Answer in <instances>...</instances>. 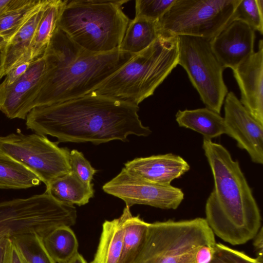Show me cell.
Segmentation results:
<instances>
[{
	"label": "cell",
	"instance_id": "cell-4",
	"mask_svg": "<svg viewBox=\"0 0 263 263\" xmlns=\"http://www.w3.org/2000/svg\"><path fill=\"white\" fill-rule=\"evenodd\" d=\"M178 55L177 36L159 33L148 47L134 55L89 93L139 105L153 95L177 66Z\"/></svg>",
	"mask_w": 263,
	"mask_h": 263
},
{
	"label": "cell",
	"instance_id": "cell-25",
	"mask_svg": "<svg viewBox=\"0 0 263 263\" xmlns=\"http://www.w3.org/2000/svg\"><path fill=\"white\" fill-rule=\"evenodd\" d=\"M40 182L33 173L0 153V189H24L38 185Z\"/></svg>",
	"mask_w": 263,
	"mask_h": 263
},
{
	"label": "cell",
	"instance_id": "cell-18",
	"mask_svg": "<svg viewBox=\"0 0 263 263\" xmlns=\"http://www.w3.org/2000/svg\"><path fill=\"white\" fill-rule=\"evenodd\" d=\"M175 117L179 126L198 132L203 138L212 140L226 134L223 117L206 107L179 110Z\"/></svg>",
	"mask_w": 263,
	"mask_h": 263
},
{
	"label": "cell",
	"instance_id": "cell-27",
	"mask_svg": "<svg viewBox=\"0 0 263 263\" xmlns=\"http://www.w3.org/2000/svg\"><path fill=\"white\" fill-rule=\"evenodd\" d=\"M27 263H56L47 252L42 237L30 233L10 237Z\"/></svg>",
	"mask_w": 263,
	"mask_h": 263
},
{
	"label": "cell",
	"instance_id": "cell-15",
	"mask_svg": "<svg viewBox=\"0 0 263 263\" xmlns=\"http://www.w3.org/2000/svg\"><path fill=\"white\" fill-rule=\"evenodd\" d=\"M240 91L241 104L263 125V40L258 50L232 69Z\"/></svg>",
	"mask_w": 263,
	"mask_h": 263
},
{
	"label": "cell",
	"instance_id": "cell-10",
	"mask_svg": "<svg viewBox=\"0 0 263 263\" xmlns=\"http://www.w3.org/2000/svg\"><path fill=\"white\" fill-rule=\"evenodd\" d=\"M58 143L36 133H12L0 136V153L24 166L47 186L71 172L70 151Z\"/></svg>",
	"mask_w": 263,
	"mask_h": 263
},
{
	"label": "cell",
	"instance_id": "cell-17",
	"mask_svg": "<svg viewBox=\"0 0 263 263\" xmlns=\"http://www.w3.org/2000/svg\"><path fill=\"white\" fill-rule=\"evenodd\" d=\"M43 5L18 29L1 51L0 79L14 67L25 62H31V47L37 25L45 6Z\"/></svg>",
	"mask_w": 263,
	"mask_h": 263
},
{
	"label": "cell",
	"instance_id": "cell-21",
	"mask_svg": "<svg viewBox=\"0 0 263 263\" xmlns=\"http://www.w3.org/2000/svg\"><path fill=\"white\" fill-rule=\"evenodd\" d=\"M159 35L157 22L135 16L130 20L118 49L137 54L152 44Z\"/></svg>",
	"mask_w": 263,
	"mask_h": 263
},
{
	"label": "cell",
	"instance_id": "cell-31",
	"mask_svg": "<svg viewBox=\"0 0 263 263\" xmlns=\"http://www.w3.org/2000/svg\"><path fill=\"white\" fill-rule=\"evenodd\" d=\"M69 162L71 172L83 183L91 184L93 175L97 172L85 158L83 153L76 149L70 151Z\"/></svg>",
	"mask_w": 263,
	"mask_h": 263
},
{
	"label": "cell",
	"instance_id": "cell-40",
	"mask_svg": "<svg viewBox=\"0 0 263 263\" xmlns=\"http://www.w3.org/2000/svg\"><path fill=\"white\" fill-rule=\"evenodd\" d=\"M1 50H0V58H1Z\"/></svg>",
	"mask_w": 263,
	"mask_h": 263
},
{
	"label": "cell",
	"instance_id": "cell-14",
	"mask_svg": "<svg viewBox=\"0 0 263 263\" xmlns=\"http://www.w3.org/2000/svg\"><path fill=\"white\" fill-rule=\"evenodd\" d=\"M255 31L246 23L234 20L210 41L211 49L224 69H233L255 51Z\"/></svg>",
	"mask_w": 263,
	"mask_h": 263
},
{
	"label": "cell",
	"instance_id": "cell-16",
	"mask_svg": "<svg viewBox=\"0 0 263 263\" xmlns=\"http://www.w3.org/2000/svg\"><path fill=\"white\" fill-rule=\"evenodd\" d=\"M124 168L146 181L169 185L189 171L190 166L181 157L170 153L136 158L126 162Z\"/></svg>",
	"mask_w": 263,
	"mask_h": 263
},
{
	"label": "cell",
	"instance_id": "cell-8",
	"mask_svg": "<svg viewBox=\"0 0 263 263\" xmlns=\"http://www.w3.org/2000/svg\"><path fill=\"white\" fill-rule=\"evenodd\" d=\"M240 0H175L157 21L159 33L211 40L234 20Z\"/></svg>",
	"mask_w": 263,
	"mask_h": 263
},
{
	"label": "cell",
	"instance_id": "cell-6",
	"mask_svg": "<svg viewBox=\"0 0 263 263\" xmlns=\"http://www.w3.org/2000/svg\"><path fill=\"white\" fill-rule=\"evenodd\" d=\"M216 243L203 218L149 223L143 246L132 263H196L198 250Z\"/></svg>",
	"mask_w": 263,
	"mask_h": 263
},
{
	"label": "cell",
	"instance_id": "cell-29",
	"mask_svg": "<svg viewBox=\"0 0 263 263\" xmlns=\"http://www.w3.org/2000/svg\"><path fill=\"white\" fill-rule=\"evenodd\" d=\"M175 2V0H136L135 16L157 22Z\"/></svg>",
	"mask_w": 263,
	"mask_h": 263
},
{
	"label": "cell",
	"instance_id": "cell-34",
	"mask_svg": "<svg viewBox=\"0 0 263 263\" xmlns=\"http://www.w3.org/2000/svg\"><path fill=\"white\" fill-rule=\"evenodd\" d=\"M6 263H27L11 239L8 251Z\"/></svg>",
	"mask_w": 263,
	"mask_h": 263
},
{
	"label": "cell",
	"instance_id": "cell-39",
	"mask_svg": "<svg viewBox=\"0 0 263 263\" xmlns=\"http://www.w3.org/2000/svg\"><path fill=\"white\" fill-rule=\"evenodd\" d=\"M7 41L0 35V50H2L7 44Z\"/></svg>",
	"mask_w": 263,
	"mask_h": 263
},
{
	"label": "cell",
	"instance_id": "cell-28",
	"mask_svg": "<svg viewBox=\"0 0 263 263\" xmlns=\"http://www.w3.org/2000/svg\"><path fill=\"white\" fill-rule=\"evenodd\" d=\"M234 20L246 23L255 31L262 34L263 1L240 0L234 12Z\"/></svg>",
	"mask_w": 263,
	"mask_h": 263
},
{
	"label": "cell",
	"instance_id": "cell-23",
	"mask_svg": "<svg viewBox=\"0 0 263 263\" xmlns=\"http://www.w3.org/2000/svg\"><path fill=\"white\" fill-rule=\"evenodd\" d=\"M65 2V0H48L32 41L31 61L44 54L57 27L58 21Z\"/></svg>",
	"mask_w": 263,
	"mask_h": 263
},
{
	"label": "cell",
	"instance_id": "cell-1",
	"mask_svg": "<svg viewBox=\"0 0 263 263\" xmlns=\"http://www.w3.org/2000/svg\"><path fill=\"white\" fill-rule=\"evenodd\" d=\"M139 109L131 102L89 93L34 107L27 115L26 125L36 134L57 138L58 143L125 142L130 135L146 137L152 133L139 119Z\"/></svg>",
	"mask_w": 263,
	"mask_h": 263
},
{
	"label": "cell",
	"instance_id": "cell-35",
	"mask_svg": "<svg viewBox=\"0 0 263 263\" xmlns=\"http://www.w3.org/2000/svg\"><path fill=\"white\" fill-rule=\"evenodd\" d=\"M262 228H260L257 233L253 238V247L256 255V259L263 262V233Z\"/></svg>",
	"mask_w": 263,
	"mask_h": 263
},
{
	"label": "cell",
	"instance_id": "cell-2",
	"mask_svg": "<svg viewBox=\"0 0 263 263\" xmlns=\"http://www.w3.org/2000/svg\"><path fill=\"white\" fill-rule=\"evenodd\" d=\"M202 148L214 186L205 203V220L214 235L232 245L253 239L261 227L259 208L237 161L222 145L203 138Z\"/></svg>",
	"mask_w": 263,
	"mask_h": 263
},
{
	"label": "cell",
	"instance_id": "cell-13",
	"mask_svg": "<svg viewBox=\"0 0 263 263\" xmlns=\"http://www.w3.org/2000/svg\"><path fill=\"white\" fill-rule=\"evenodd\" d=\"M45 57L31 62L26 72L10 86L0 85V111L9 119H26L34 108L46 72Z\"/></svg>",
	"mask_w": 263,
	"mask_h": 263
},
{
	"label": "cell",
	"instance_id": "cell-30",
	"mask_svg": "<svg viewBox=\"0 0 263 263\" xmlns=\"http://www.w3.org/2000/svg\"><path fill=\"white\" fill-rule=\"evenodd\" d=\"M210 263H262L243 252L233 249L221 243H216L213 258Z\"/></svg>",
	"mask_w": 263,
	"mask_h": 263
},
{
	"label": "cell",
	"instance_id": "cell-38",
	"mask_svg": "<svg viewBox=\"0 0 263 263\" xmlns=\"http://www.w3.org/2000/svg\"><path fill=\"white\" fill-rule=\"evenodd\" d=\"M64 263H88L78 252L71 258Z\"/></svg>",
	"mask_w": 263,
	"mask_h": 263
},
{
	"label": "cell",
	"instance_id": "cell-9",
	"mask_svg": "<svg viewBox=\"0 0 263 263\" xmlns=\"http://www.w3.org/2000/svg\"><path fill=\"white\" fill-rule=\"evenodd\" d=\"M177 38L178 65L186 71L205 107L220 114L228 89L224 69L214 54L210 40L189 35Z\"/></svg>",
	"mask_w": 263,
	"mask_h": 263
},
{
	"label": "cell",
	"instance_id": "cell-37",
	"mask_svg": "<svg viewBox=\"0 0 263 263\" xmlns=\"http://www.w3.org/2000/svg\"><path fill=\"white\" fill-rule=\"evenodd\" d=\"M21 0H0V15L18 5Z\"/></svg>",
	"mask_w": 263,
	"mask_h": 263
},
{
	"label": "cell",
	"instance_id": "cell-11",
	"mask_svg": "<svg viewBox=\"0 0 263 263\" xmlns=\"http://www.w3.org/2000/svg\"><path fill=\"white\" fill-rule=\"evenodd\" d=\"M103 190L123 200L126 206L147 205L162 209L178 208L184 199L182 190L171 184H159L144 180L124 167L105 183Z\"/></svg>",
	"mask_w": 263,
	"mask_h": 263
},
{
	"label": "cell",
	"instance_id": "cell-36",
	"mask_svg": "<svg viewBox=\"0 0 263 263\" xmlns=\"http://www.w3.org/2000/svg\"><path fill=\"white\" fill-rule=\"evenodd\" d=\"M11 242V239L5 237L0 239V263H6L8 251Z\"/></svg>",
	"mask_w": 263,
	"mask_h": 263
},
{
	"label": "cell",
	"instance_id": "cell-33",
	"mask_svg": "<svg viewBox=\"0 0 263 263\" xmlns=\"http://www.w3.org/2000/svg\"><path fill=\"white\" fill-rule=\"evenodd\" d=\"M215 245H204L197 251L196 256V263H210L214 252Z\"/></svg>",
	"mask_w": 263,
	"mask_h": 263
},
{
	"label": "cell",
	"instance_id": "cell-20",
	"mask_svg": "<svg viewBox=\"0 0 263 263\" xmlns=\"http://www.w3.org/2000/svg\"><path fill=\"white\" fill-rule=\"evenodd\" d=\"M123 218L122 215L102 224L99 245L90 263H120L123 249Z\"/></svg>",
	"mask_w": 263,
	"mask_h": 263
},
{
	"label": "cell",
	"instance_id": "cell-5",
	"mask_svg": "<svg viewBox=\"0 0 263 263\" xmlns=\"http://www.w3.org/2000/svg\"><path fill=\"white\" fill-rule=\"evenodd\" d=\"M128 0H65L57 27L75 44L93 53L119 47L130 20L122 10Z\"/></svg>",
	"mask_w": 263,
	"mask_h": 263
},
{
	"label": "cell",
	"instance_id": "cell-12",
	"mask_svg": "<svg viewBox=\"0 0 263 263\" xmlns=\"http://www.w3.org/2000/svg\"><path fill=\"white\" fill-rule=\"evenodd\" d=\"M223 103L226 134L248 153L253 162L262 164L263 125L249 114L233 92H228Z\"/></svg>",
	"mask_w": 263,
	"mask_h": 263
},
{
	"label": "cell",
	"instance_id": "cell-22",
	"mask_svg": "<svg viewBox=\"0 0 263 263\" xmlns=\"http://www.w3.org/2000/svg\"><path fill=\"white\" fill-rule=\"evenodd\" d=\"M121 215L123 218L124 236L120 263H132L143 246L149 223L144 221L139 215L133 216L127 206L124 208Z\"/></svg>",
	"mask_w": 263,
	"mask_h": 263
},
{
	"label": "cell",
	"instance_id": "cell-24",
	"mask_svg": "<svg viewBox=\"0 0 263 263\" xmlns=\"http://www.w3.org/2000/svg\"><path fill=\"white\" fill-rule=\"evenodd\" d=\"M42 239L47 252L56 263H64L78 252V241L70 227L55 228Z\"/></svg>",
	"mask_w": 263,
	"mask_h": 263
},
{
	"label": "cell",
	"instance_id": "cell-26",
	"mask_svg": "<svg viewBox=\"0 0 263 263\" xmlns=\"http://www.w3.org/2000/svg\"><path fill=\"white\" fill-rule=\"evenodd\" d=\"M46 0H21L0 15V35L7 42L45 3Z\"/></svg>",
	"mask_w": 263,
	"mask_h": 263
},
{
	"label": "cell",
	"instance_id": "cell-19",
	"mask_svg": "<svg viewBox=\"0 0 263 263\" xmlns=\"http://www.w3.org/2000/svg\"><path fill=\"white\" fill-rule=\"evenodd\" d=\"M45 193L59 202L81 206L93 197L94 190L92 184H85L71 172L52 181L46 186Z\"/></svg>",
	"mask_w": 263,
	"mask_h": 263
},
{
	"label": "cell",
	"instance_id": "cell-32",
	"mask_svg": "<svg viewBox=\"0 0 263 263\" xmlns=\"http://www.w3.org/2000/svg\"><path fill=\"white\" fill-rule=\"evenodd\" d=\"M31 62H23L14 67L7 74L0 85L3 86L12 85L26 72Z\"/></svg>",
	"mask_w": 263,
	"mask_h": 263
},
{
	"label": "cell",
	"instance_id": "cell-7",
	"mask_svg": "<svg viewBox=\"0 0 263 263\" xmlns=\"http://www.w3.org/2000/svg\"><path fill=\"white\" fill-rule=\"evenodd\" d=\"M73 205L54 199L46 193L0 202V239L36 233L42 237L55 228L76 222Z\"/></svg>",
	"mask_w": 263,
	"mask_h": 263
},
{
	"label": "cell",
	"instance_id": "cell-3",
	"mask_svg": "<svg viewBox=\"0 0 263 263\" xmlns=\"http://www.w3.org/2000/svg\"><path fill=\"white\" fill-rule=\"evenodd\" d=\"M134 55L119 49L105 53L88 51L57 27L44 54L46 72L34 108L88 94Z\"/></svg>",
	"mask_w": 263,
	"mask_h": 263
}]
</instances>
